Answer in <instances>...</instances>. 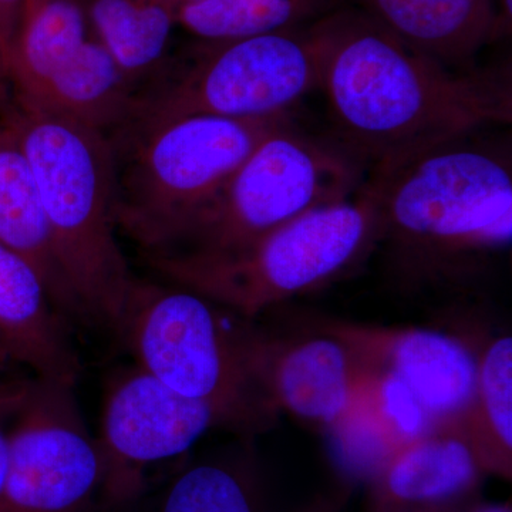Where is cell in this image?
I'll return each mask as SVG.
<instances>
[{
  "mask_svg": "<svg viewBox=\"0 0 512 512\" xmlns=\"http://www.w3.org/2000/svg\"><path fill=\"white\" fill-rule=\"evenodd\" d=\"M72 384L37 379L9 436L0 512H77L104 483V464Z\"/></svg>",
  "mask_w": 512,
  "mask_h": 512,
  "instance_id": "obj_9",
  "label": "cell"
},
{
  "mask_svg": "<svg viewBox=\"0 0 512 512\" xmlns=\"http://www.w3.org/2000/svg\"><path fill=\"white\" fill-rule=\"evenodd\" d=\"M10 35L0 15V116L8 110L13 101L12 84L8 70Z\"/></svg>",
  "mask_w": 512,
  "mask_h": 512,
  "instance_id": "obj_26",
  "label": "cell"
},
{
  "mask_svg": "<svg viewBox=\"0 0 512 512\" xmlns=\"http://www.w3.org/2000/svg\"><path fill=\"white\" fill-rule=\"evenodd\" d=\"M6 363L8 362H5V360H3L2 357H0V370H2L3 367H5Z\"/></svg>",
  "mask_w": 512,
  "mask_h": 512,
  "instance_id": "obj_30",
  "label": "cell"
},
{
  "mask_svg": "<svg viewBox=\"0 0 512 512\" xmlns=\"http://www.w3.org/2000/svg\"><path fill=\"white\" fill-rule=\"evenodd\" d=\"M484 473L463 440L433 430L370 478L372 512H470Z\"/></svg>",
  "mask_w": 512,
  "mask_h": 512,
  "instance_id": "obj_12",
  "label": "cell"
},
{
  "mask_svg": "<svg viewBox=\"0 0 512 512\" xmlns=\"http://www.w3.org/2000/svg\"><path fill=\"white\" fill-rule=\"evenodd\" d=\"M0 120L32 165L57 266L80 319L117 330L136 278L117 241L113 140L15 100Z\"/></svg>",
  "mask_w": 512,
  "mask_h": 512,
  "instance_id": "obj_3",
  "label": "cell"
},
{
  "mask_svg": "<svg viewBox=\"0 0 512 512\" xmlns=\"http://www.w3.org/2000/svg\"><path fill=\"white\" fill-rule=\"evenodd\" d=\"M86 0H23L10 40L13 99H25L90 39Z\"/></svg>",
  "mask_w": 512,
  "mask_h": 512,
  "instance_id": "obj_20",
  "label": "cell"
},
{
  "mask_svg": "<svg viewBox=\"0 0 512 512\" xmlns=\"http://www.w3.org/2000/svg\"><path fill=\"white\" fill-rule=\"evenodd\" d=\"M470 512H511V505H476Z\"/></svg>",
  "mask_w": 512,
  "mask_h": 512,
  "instance_id": "obj_28",
  "label": "cell"
},
{
  "mask_svg": "<svg viewBox=\"0 0 512 512\" xmlns=\"http://www.w3.org/2000/svg\"><path fill=\"white\" fill-rule=\"evenodd\" d=\"M319 332L338 339L357 365L403 383L433 430L456 417L473 396L477 356L453 336L348 322L326 323Z\"/></svg>",
  "mask_w": 512,
  "mask_h": 512,
  "instance_id": "obj_11",
  "label": "cell"
},
{
  "mask_svg": "<svg viewBox=\"0 0 512 512\" xmlns=\"http://www.w3.org/2000/svg\"><path fill=\"white\" fill-rule=\"evenodd\" d=\"M161 512H261V500L245 468L212 461L178 476Z\"/></svg>",
  "mask_w": 512,
  "mask_h": 512,
  "instance_id": "obj_23",
  "label": "cell"
},
{
  "mask_svg": "<svg viewBox=\"0 0 512 512\" xmlns=\"http://www.w3.org/2000/svg\"><path fill=\"white\" fill-rule=\"evenodd\" d=\"M356 366L348 407L326 430L342 477L352 483L369 481L400 448L433 430L429 416L403 383Z\"/></svg>",
  "mask_w": 512,
  "mask_h": 512,
  "instance_id": "obj_13",
  "label": "cell"
},
{
  "mask_svg": "<svg viewBox=\"0 0 512 512\" xmlns=\"http://www.w3.org/2000/svg\"><path fill=\"white\" fill-rule=\"evenodd\" d=\"M190 2H197V0H174L175 5L181 6L184 5V3H190Z\"/></svg>",
  "mask_w": 512,
  "mask_h": 512,
  "instance_id": "obj_29",
  "label": "cell"
},
{
  "mask_svg": "<svg viewBox=\"0 0 512 512\" xmlns=\"http://www.w3.org/2000/svg\"><path fill=\"white\" fill-rule=\"evenodd\" d=\"M248 322L181 286L134 279L116 332L137 367L247 434L268 429L279 413L259 376L258 332Z\"/></svg>",
  "mask_w": 512,
  "mask_h": 512,
  "instance_id": "obj_4",
  "label": "cell"
},
{
  "mask_svg": "<svg viewBox=\"0 0 512 512\" xmlns=\"http://www.w3.org/2000/svg\"><path fill=\"white\" fill-rule=\"evenodd\" d=\"M355 483L346 480L338 481L329 490L316 494L308 503L303 504L295 512H343L350 500Z\"/></svg>",
  "mask_w": 512,
  "mask_h": 512,
  "instance_id": "obj_25",
  "label": "cell"
},
{
  "mask_svg": "<svg viewBox=\"0 0 512 512\" xmlns=\"http://www.w3.org/2000/svg\"><path fill=\"white\" fill-rule=\"evenodd\" d=\"M86 2H87V0H86Z\"/></svg>",
  "mask_w": 512,
  "mask_h": 512,
  "instance_id": "obj_31",
  "label": "cell"
},
{
  "mask_svg": "<svg viewBox=\"0 0 512 512\" xmlns=\"http://www.w3.org/2000/svg\"><path fill=\"white\" fill-rule=\"evenodd\" d=\"M308 32L319 90L359 157L380 164L512 123L505 72L448 67L404 45L363 10L333 13Z\"/></svg>",
  "mask_w": 512,
  "mask_h": 512,
  "instance_id": "obj_1",
  "label": "cell"
},
{
  "mask_svg": "<svg viewBox=\"0 0 512 512\" xmlns=\"http://www.w3.org/2000/svg\"><path fill=\"white\" fill-rule=\"evenodd\" d=\"M207 45L170 79L138 93L126 127L185 116L271 119L319 89L309 32L289 29Z\"/></svg>",
  "mask_w": 512,
  "mask_h": 512,
  "instance_id": "obj_8",
  "label": "cell"
},
{
  "mask_svg": "<svg viewBox=\"0 0 512 512\" xmlns=\"http://www.w3.org/2000/svg\"><path fill=\"white\" fill-rule=\"evenodd\" d=\"M0 357L37 379L76 386L82 363L43 279L28 259L0 241Z\"/></svg>",
  "mask_w": 512,
  "mask_h": 512,
  "instance_id": "obj_15",
  "label": "cell"
},
{
  "mask_svg": "<svg viewBox=\"0 0 512 512\" xmlns=\"http://www.w3.org/2000/svg\"><path fill=\"white\" fill-rule=\"evenodd\" d=\"M22 2L23 0H0V15H2L3 23L8 29L10 40H12L13 32H15Z\"/></svg>",
  "mask_w": 512,
  "mask_h": 512,
  "instance_id": "obj_27",
  "label": "cell"
},
{
  "mask_svg": "<svg viewBox=\"0 0 512 512\" xmlns=\"http://www.w3.org/2000/svg\"><path fill=\"white\" fill-rule=\"evenodd\" d=\"M365 181L362 157L306 136L286 119L255 147L167 252L218 254L244 247L306 212L352 197Z\"/></svg>",
  "mask_w": 512,
  "mask_h": 512,
  "instance_id": "obj_7",
  "label": "cell"
},
{
  "mask_svg": "<svg viewBox=\"0 0 512 512\" xmlns=\"http://www.w3.org/2000/svg\"><path fill=\"white\" fill-rule=\"evenodd\" d=\"M379 215L367 180L346 200L306 212L244 247L218 254L167 252L148 262L167 279L252 320L328 284L376 244Z\"/></svg>",
  "mask_w": 512,
  "mask_h": 512,
  "instance_id": "obj_5",
  "label": "cell"
},
{
  "mask_svg": "<svg viewBox=\"0 0 512 512\" xmlns=\"http://www.w3.org/2000/svg\"><path fill=\"white\" fill-rule=\"evenodd\" d=\"M212 429L229 430L214 406L174 392L140 367L128 370L111 384L101 416L103 484L114 494L127 491L133 474L180 456Z\"/></svg>",
  "mask_w": 512,
  "mask_h": 512,
  "instance_id": "obj_10",
  "label": "cell"
},
{
  "mask_svg": "<svg viewBox=\"0 0 512 512\" xmlns=\"http://www.w3.org/2000/svg\"><path fill=\"white\" fill-rule=\"evenodd\" d=\"M256 365L279 412L326 430L345 412L356 382L349 350L325 333L291 343L258 333Z\"/></svg>",
  "mask_w": 512,
  "mask_h": 512,
  "instance_id": "obj_14",
  "label": "cell"
},
{
  "mask_svg": "<svg viewBox=\"0 0 512 512\" xmlns=\"http://www.w3.org/2000/svg\"><path fill=\"white\" fill-rule=\"evenodd\" d=\"M484 130L376 164L379 231L402 278L441 281L484 268L512 241V156Z\"/></svg>",
  "mask_w": 512,
  "mask_h": 512,
  "instance_id": "obj_2",
  "label": "cell"
},
{
  "mask_svg": "<svg viewBox=\"0 0 512 512\" xmlns=\"http://www.w3.org/2000/svg\"><path fill=\"white\" fill-rule=\"evenodd\" d=\"M35 379L0 376V490L8 468L9 436L13 421L28 400Z\"/></svg>",
  "mask_w": 512,
  "mask_h": 512,
  "instance_id": "obj_24",
  "label": "cell"
},
{
  "mask_svg": "<svg viewBox=\"0 0 512 512\" xmlns=\"http://www.w3.org/2000/svg\"><path fill=\"white\" fill-rule=\"evenodd\" d=\"M138 93L137 84L90 36L79 53L39 89L25 99L13 100L114 136L133 119Z\"/></svg>",
  "mask_w": 512,
  "mask_h": 512,
  "instance_id": "obj_17",
  "label": "cell"
},
{
  "mask_svg": "<svg viewBox=\"0 0 512 512\" xmlns=\"http://www.w3.org/2000/svg\"><path fill=\"white\" fill-rule=\"evenodd\" d=\"M286 116H185L123 128L117 156V225L146 249L170 251L185 229Z\"/></svg>",
  "mask_w": 512,
  "mask_h": 512,
  "instance_id": "obj_6",
  "label": "cell"
},
{
  "mask_svg": "<svg viewBox=\"0 0 512 512\" xmlns=\"http://www.w3.org/2000/svg\"><path fill=\"white\" fill-rule=\"evenodd\" d=\"M0 241L28 259L59 315L80 318L57 266L32 165L19 138L0 120Z\"/></svg>",
  "mask_w": 512,
  "mask_h": 512,
  "instance_id": "obj_18",
  "label": "cell"
},
{
  "mask_svg": "<svg viewBox=\"0 0 512 512\" xmlns=\"http://www.w3.org/2000/svg\"><path fill=\"white\" fill-rule=\"evenodd\" d=\"M440 431L463 440L484 474L512 478V339H494L477 356L476 387L467 406Z\"/></svg>",
  "mask_w": 512,
  "mask_h": 512,
  "instance_id": "obj_19",
  "label": "cell"
},
{
  "mask_svg": "<svg viewBox=\"0 0 512 512\" xmlns=\"http://www.w3.org/2000/svg\"><path fill=\"white\" fill-rule=\"evenodd\" d=\"M363 12L404 45L466 70L477 53L498 39L493 0H359Z\"/></svg>",
  "mask_w": 512,
  "mask_h": 512,
  "instance_id": "obj_16",
  "label": "cell"
},
{
  "mask_svg": "<svg viewBox=\"0 0 512 512\" xmlns=\"http://www.w3.org/2000/svg\"><path fill=\"white\" fill-rule=\"evenodd\" d=\"M316 0H197L177 9V25L205 42H228L293 29Z\"/></svg>",
  "mask_w": 512,
  "mask_h": 512,
  "instance_id": "obj_22",
  "label": "cell"
},
{
  "mask_svg": "<svg viewBox=\"0 0 512 512\" xmlns=\"http://www.w3.org/2000/svg\"><path fill=\"white\" fill-rule=\"evenodd\" d=\"M90 32L131 82L163 64L177 25L174 0H87Z\"/></svg>",
  "mask_w": 512,
  "mask_h": 512,
  "instance_id": "obj_21",
  "label": "cell"
}]
</instances>
